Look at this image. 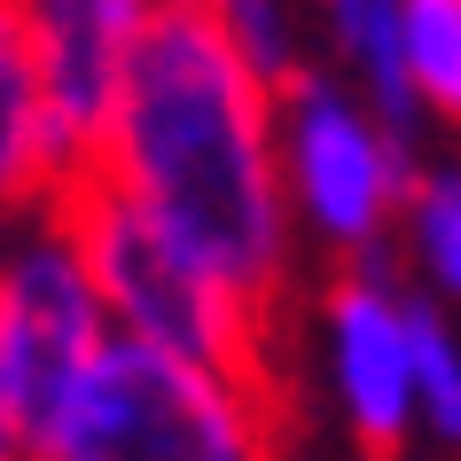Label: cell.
Masks as SVG:
<instances>
[{
	"label": "cell",
	"instance_id": "obj_1",
	"mask_svg": "<svg viewBox=\"0 0 461 461\" xmlns=\"http://www.w3.org/2000/svg\"><path fill=\"white\" fill-rule=\"evenodd\" d=\"M203 274L282 313L297 203L282 172V86L227 32L165 0L149 24L102 165Z\"/></svg>",
	"mask_w": 461,
	"mask_h": 461
},
{
	"label": "cell",
	"instance_id": "obj_2",
	"mask_svg": "<svg viewBox=\"0 0 461 461\" xmlns=\"http://www.w3.org/2000/svg\"><path fill=\"white\" fill-rule=\"evenodd\" d=\"M24 461H282V384L118 337Z\"/></svg>",
	"mask_w": 461,
	"mask_h": 461
},
{
	"label": "cell",
	"instance_id": "obj_3",
	"mask_svg": "<svg viewBox=\"0 0 461 461\" xmlns=\"http://www.w3.org/2000/svg\"><path fill=\"white\" fill-rule=\"evenodd\" d=\"M55 219L71 227L118 337L165 344L180 360L227 367V375H274V313L227 290L219 274H203L110 172H78Z\"/></svg>",
	"mask_w": 461,
	"mask_h": 461
},
{
	"label": "cell",
	"instance_id": "obj_4",
	"mask_svg": "<svg viewBox=\"0 0 461 461\" xmlns=\"http://www.w3.org/2000/svg\"><path fill=\"white\" fill-rule=\"evenodd\" d=\"M282 172H290L297 235L337 267L391 258L407 195L422 180L414 141L375 118L367 95L344 86V71H321V63L282 78Z\"/></svg>",
	"mask_w": 461,
	"mask_h": 461
},
{
	"label": "cell",
	"instance_id": "obj_5",
	"mask_svg": "<svg viewBox=\"0 0 461 461\" xmlns=\"http://www.w3.org/2000/svg\"><path fill=\"white\" fill-rule=\"evenodd\" d=\"M110 344V305L55 212H24L0 267V446L24 461Z\"/></svg>",
	"mask_w": 461,
	"mask_h": 461
},
{
	"label": "cell",
	"instance_id": "obj_6",
	"mask_svg": "<svg viewBox=\"0 0 461 461\" xmlns=\"http://www.w3.org/2000/svg\"><path fill=\"white\" fill-rule=\"evenodd\" d=\"M321 384L329 407L352 430L360 454H399L422 430L414 399V290L399 282V258L337 267L321 297Z\"/></svg>",
	"mask_w": 461,
	"mask_h": 461
},
{
	"label": "cell",
	"instance_id": "obj_7",
	"mask_svg": "<svg viewBox=\"0 0 461 461\" xmlns=\"http://www.w3.org/2000/svg\"><path fill=\"white\" fill-rule=\"evenodd\" d=\"M157 16H165V0H8L0 32L32 55L40 95H48L78 172L102 165L125 78H133V55H141Z\"/></svg>",
	"mask_w": 461,
	"mask_h": 461
},
{
	"label": "cell",
	"instance_id": "obj_8",
	"mask_svg": "<svg viewBox=\"0 0 461 461\" xmlns=\"http://www.w3.org/2000/svg\"><path fill=\"white\" fill-rule=\"evenodd\" d=\"M321 32H329V55L352 95H367V110L399 133H422L430 110L414 95V63H407V16L399 0H321Z\"/></svg>",
	"mask_w": 461,
	"mask_h": 461
},
{
	"label": "cell",
	"instance_id": "obj_9",
	"mask_svg": "<svg viewBox=\"0 0 461 461\" xmlns=\"http://www.w3.org/2000/svg\"><path fill=\"white\" fill-rule=\"evenodd\" d=\"M399 267L446 313L461 305V165H430L414 180L407 219H399Z\"/></svg>",
	"mask_w": 461,
	"mask_h": 461
},
{
	"label": "cell",
	"instance_id": "obj_10",
	"mask_svg": "<svg viewBox=\"0 0 461 461\" xmlns=\"http://www.w3.org/2000/svg\"><path fill=\"white\" fill-rule=\"evenodd\" d=\"M414 399H422V438L461 454V337H454V313L422 290H414Z\"/></svg>",
	"mask_w": 461,
	"mask_h": 461
},
{
	"label": "cell",
	"instance_id": "obj_11",
	"mask_svg": "<svg viewBox=\"0 0 461 461\" xmlns=\"http://www.w3.org/2000/svg\"><path fill=\"white\" fill-rule=\"evenodd\" d=\"M399 16H407V63L430 125L461 133V0H399Z\"/></svg>",
	"mask_w": 461,
	"mask_h": 461
},
{
	"label": "cell",
	"instance_id": "obj_12",
	"mask_svg": "<svg viewBox=\"0 0 461 461\" xmlns=\"http://www.w3.org/2000/svg\"><path fill=\"white\" fill-rule=\"evenodd\" d=\"M188 8H203V16H212V24L274 78V86H282L290 71H305V48H297V0H188Z\"/></svg>",
	"mask_w": 461,
	"mask_h": 461
},
{
	"label": "cell",
	"instance_id": "obj_13",
	"mask_svg": "<svg viewBox=\"0 0 461 461\" xmlns=\"http://www.w3.org/2000/svg\"><path fill=\"white\" fill-rule=\"evenodd\" d=\"M352 461H399V454H352Z\"/></svg>",
	"mask_w": 461,
	"mask_h": 461
},
{
	"label": "cell",
	"instance_id": "obj_14",
	"mask_svg": "<svg viewBox=\"0 0 461 461\" xmlns=\"http://www.w3.org/2000/svg\"><path fill=\"white\" fill-rule=\"evenodd\" d=\"M8 461H16V454H8Z\"/></svg>",
	"mask_w": 461,
	"mask_h": 461
}]
</instances>
